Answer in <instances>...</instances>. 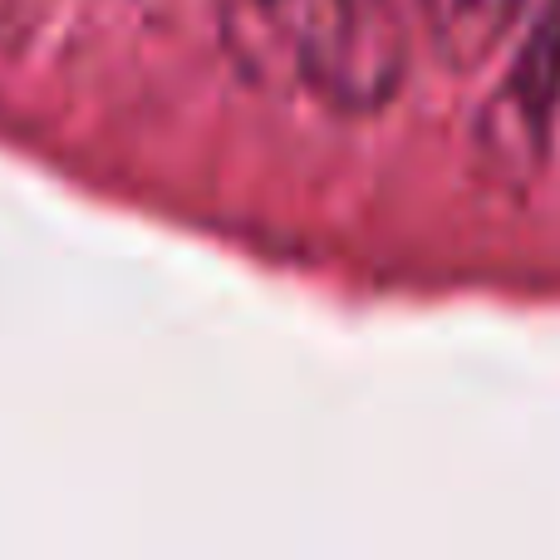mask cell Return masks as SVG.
Wrapping results in <instances>:
<instances>
[{"instance_id":"1","label":"cell","mask_w":560,"mask_h":560,"mask_svg":"<svg viewBox=\"0 0 560 560\" xmlns=\"http://www.w3.org/2000/svg\"><path fill=\"white\" fill-rule=\"evenodd\" d=\"M236 25L256 55H276L319 104L374 114L408 74V25L394 0H242Z\"/></svg>"},{"instance_id":"2","label":"cell","mask_w":560,"mask_h":560,"mask_svg":"<svg viewBox=\"0 0 560 560\" xmlns=\"http://www.w3.org/2000/svg\"><path fill=\"white\" fill-rule=\"evenodd\" d=\"M560 114V0H541L482 118V138L502 163L536 167Z\"/></svg>"},{"instance_id":"3","label":"cell","mask_w":560,"mask_h":560,"mask_svg":"<svg viewBox=\"0 0 560 560\" xmlns=\"http://www.w3.org/2000/svg\"><path fill=\"white\" fill-rule=\"evenodd\" d=\"M526 5L532 0H418V15L438 65L453 74H472L506 45Z\"/></svg>"}]
</instances>
